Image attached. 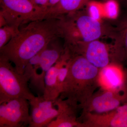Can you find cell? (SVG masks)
I'll list each match as a JSON object with an SVG mask.
<instances>
[{"instance_id":"1","label":"cell","mask_w":127,"mask_h":127,"mask_svg":"<svg viewBox=\"0 0 127 127\" xmlns=\"http://www.w3.org/2000/svg\"><path fill=\"white\" fill-rule=\"evenodd\" d=\"M62 38L60 19L47 18L33 21L18 31L0 49V56L14 64L16 70L23 74L30 59L42 51L50 42Z\"/></svg>"},{"instance_id":"2","label":"cell","mask_w":127,"mask_h":127,"mask_svg":"<svg viewBox=\"0 0 127 127\" xmlns=\"http://www.w3.org/2000/svg\"><path fill=\"white\" fill-rule=\"evenodd\" d=\"M100 70L83 56L71 55L68 72L59 97L82 109L100 87Z\"/></svg>"},{"instance_id":"3","label":"cell","mask_w":127,"mask_h":127,"mask_svg":"<svg viewBox=\"0 0 127 127\" xmlns=\"http://www.w3.org/2000/svg\"><path fill=\"white\" fill-rule=\"evenodd\" d=\"M59 18L65 45L105 37L114 38L115 27L98 20L85 11L79 10Z\"/></svg>"},{"instance_id":"4","label":"cell","mask_w":127,"mask_h":127,"mask_svg":"<svg viewBox=\"0 0 127 127\" xmlns=\"http://www.w3.org/2000/svg\"><path fill=\"white\" fill-rule=\"evenodd\" d=\"M12 63L0 56V104L18 98L34 100L36 96L30 91V78L18 72Z\"/></svg>"},{"instance_id":"5","label":"cell","mask_w":127,"mask_h":127,"mask_svg":"<svg viewBox=\"0 0 127 127\" xmlns=\"http://www.w3.org/2000/svg\"><path fill=\"white\" fill-rule=\"evenodd\" d=\"M0 14L7 25L20 28L21 25L43 19L45 10L37 7L31 0H0Z\"/></svg>"},{"instance_id":"6","label":"cell","mask_w":127,"mask_h":127,"mask_svg":"<svg viewBox=\"0 0 127 127\" xmlns=\"http://www.w3.org/2000/svg\"><path fill=\"white\" fill-rule=\"evenodd\" d=\"M64 46L68 48L71 55L83 56L99 69L112 63L111 45L100 40L79 42L73 45Z\"/></svg>"},{"instance_id":"7","label":"cell","mask_w":127,"mask_h":127,"mask_svg":"<svg viewBox=\"0 0 127 127\" xmlns=\"http://www.w3.org/2000/svg\"><path fill=\"white\" fill-rule=\"evenodd\" d=\"M29 101L23 98L0 104V127H25L30 125Z\"/></svg>"},{"instance_id":"8","label":"cell","mask_w":127,"mask_h":127,"mask_svg":"<svg viewBox=\"0 0 127 127\" xmlns=\"http://www.w3.org/2000/svg\"><path fill=\"white\" fill-rule=\"evenodd\" d=\"M79 127H127V100L113 111L101 114L82 113Z\"/></svg>"},{"instance_id":"9","label":"cell","mask_w":127,"mask_h":127,"mask_svg":"<svg viewBox=\"0 0 127 127\" xmlns=\"http://www.w3.org/2000/svg\"><path fill=\"white\" fill-rule=\"evenodd\" d=\"M82 108V113L101 114L113 111L125 102L127 97L123 91L107 90L100 88Z\"/></svg>"},{"instance_id":"10","label":"cell","mask_w":127,"mask_h":127,"mask_svg":"<svg viewBox=\"0 0 127 127\" xmlns=\"http://www.w3.org/2000/svg\"><path fill=\"white\" fill-rule=\"evenodd\" d=\"M29 102L31 113L29 127H47L59 114L58 109L54 107L55 102L46 100L42 95L36 97Z\"/></svg>"},{"instance_id":"11","label":"cell","mask_w":127,"mask_h":127,"mask_svg":"<svg viewBox=\"0 0 127 127\" xmlns=\"http://www.w3.org/2000/svg\"><path fill=\"white\" fill-rule=\"evenodd\" d=\"M124 80V70L121 65L111 64L100 69L98 81L101 88L112 91H123Z\"/></svg>"},{"instance_id":"12","label":"cell","mask_w":127,"mask_h":127,"mask_svg":"<svg viewBox=\"0 0 127 127\" xmlns=\"http://www.w3.org/2000/svg\"><path fill=\"white\" fill-rule=\"evenodd\" d=\"M115 28L114 42L111 45L112 64L121 65L127 59V15Z\"/></svg>"},{"instance_id":"13","label":"cell","mask_w":127,"mask_h":127,"mask_svg":"<svg viewBox=\"0 0 127 127\" xmlns=\"http://www.w3.org/2000/svg\"><path fill=\"white\" fill-rule=\"evenodd\" d=\"M54 104L59 110V114L47 127H79V123L77 117V111L79 109L78 107L59 97L55 100Z\"/></svg>"},{"instance_id":"14","label":"cell","mask_w":127,"mask_h":127,"mask_svg":"<svg viewBox=\"0 0 127 127\" xmlns=\"http://www.w3.org/2000/svg\"><path fill=\"white\" fill-rule=\"evenodd\" d=\"M94 0H60L56 5L48 8L43 19L59 18L62 16L81 10Z\"/></svg>"},{"instance_id":"15","label":"cell","mask_w":127,"mask_h":127,"mask_svg":"<svg viewBox=\"0 0 127 127\" xmlns=\"http://www.w3.org/2000/svg\"><path fill=\"white\" fill-rule=\"evenodd\" d=\"M60 65L59 59L46 74L45 89L42 96L45 99L55 102L60 96L58 89L57 77Z\"/></svg>"},{"instance_id":"16","label":"cell","mask_w":127,"mask_h":127,"mask_svg":"<svg viewBox=\"0 0 127 127\" xmlns=\"http://www.w3.org/2000/svg\"><path fill=\"white\" fill-rule=\"evenodd\" d=\"M19 29L18 28L9 25L0 28V49L7 44Z\"/></svg>"},{"instance_id":"17","label":"cell","mask_w":127,"mask_h":127,"mask_svg":"<svg viewBox=\"0 0 127 127\" xmlns=\"http://www.w3.org/2000/svg\"><path fill=\"white\" fill-rule=\"evenodd\" d=\"M31 1L37 7L45 10L49 7L50 0H31Z\"/></svg>"},{"instance_id":"18","label":"cell","mask_w":127,"mask_h":127,"mask_svg":"<svg viewBox=\"0 0 127 127\" xmlns=\"http://www.w3.org/2000/svg\"><path fill=\"white\" fill-rule=\"evenodd\" d=\"M7 25L6 21L2 14H0V27H2Z\"/></svg>"},{"instance_id":"19","label":"cell","mask_w":127,"mask_h":127,"mask_svg":"<svg viewBox=\"0 0 127 127\" xmlns=\"http://www.w3.org/2000/svg\"><path fill=\"white\" fill-rule=\"evenodd\" d=\"M59 1H60V0H50L49 6L48 7H52V6H54V5H56L58 2H59Z\"/></svg>"},{"instance_id":"20","label":"cell","mask_w":127,"mask_h":127,"mask_svg":"<svg viewBox=\"0 0 127 127\" xmlns=\"http://www.w3.org/2000/svg\"><path fill=\"white\" fill-rule=\"evenodd\" d=\"M124 73H125V80H124V84L127 85V70H124Z\"/></svg>"},{"instance_id":"21","label":"cell","mask_w":127,"mask_h":127,"mask_svg":"<svg viewBox=\"0 0 127 127\" xmlns=\"http://www.w3.org/2000/svg\"><path fill=\"white\" fill-rule=\"evenodd\" d=\"M104 0L106 1L108 0ZM115 0L117 1H120L121 0Z\"/></svg>"}]
</instances>
